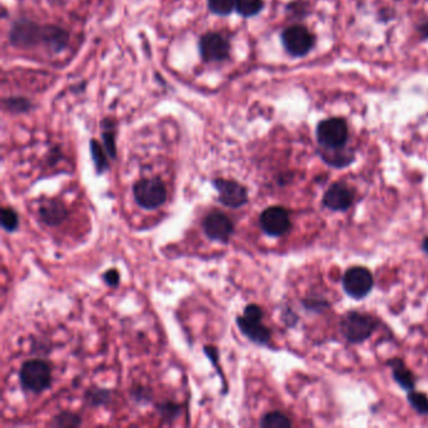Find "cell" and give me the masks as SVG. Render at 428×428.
Returning <instances> with one entry per match:
<instances>
[{"label": "cell", "mask_w": 428, "mask_h": 428, "mask_svg": "<svg viewBox=\"0 0 428 428\" xmlns=\"http://www.w3.org/2000/svg\"><path fill=\"white\" fill-rule=\"evenodd\" d=\"M199 52L205 63L224 62L230 56L229 41L220 33L208 31L200 37Z\"/></svg>", "instance_id": "52a82bcc"}, {"label": "cell", "mask_w": 428, "mask_h": 428, "mask_svg": "<svg viewBox=\"0 0 428 428\" xmlns=\"http://www.w3.org/2000/svg\"><path fill=\"white\" fill-rule=\"evenodd\" d=\"M132 398L138 403L150 402L152 399L151 392L147 387H137L132 391Z\"/></svg>", "instance_id": "f546056e"}, {"label": "cell", "mask_w": 428, "mask_h": 428, "mask_svg": "<svg viewBox=\"0 0 428 428\" xmlns=\"http://www.w3.org/2000/svg\"><path fill=\"white\" fill-rule=\"evenodd\" d=\"M132 193L137 205L145 210L158 209L168 201V188L160 178L138 180Z\"/></svg>", "instance_id": "3957f363"}, {"label": "cell", "mask_w": 428, "mask_h": 428, "mask_svg": "<svg viewBox=\"0 0 428 428\" xmlns=\"http://www.w3.org/2000/svg\"><path fill=\"white\" fill-rule=\"evenodd\" d=\"M213 185L219 193V201L230 209H240L249 201L248 188L230 178H215Z\"/></svg>", "instance_id": "8992f818"}, {"label": "cell", "mask_w": 428, "mask_h": 428, "mask_svg": "<svg viewBox=\"0 0 428 428\" xmlns=\"http://www.w3.org/2000/svg\"><path fill=\"white\" fill-rule=\"evenodd\" d=\"M320 156L324 161L327 162L333 168H345L347 165H350V162L355 160V157L348 151H345L343 148H337V150H327L323 148V152H320Z\"/></svg>", "instance_id": "d6986e66"}, {"label": "cell", "mask_w": 428, "mask_h": 428, "mask_svg": "<svg viewBox=\"0 0 428 428\" xmlns=\"http://www.w3.org/2000/svg\"><path fill=\"white\" fill-rule=\"evenodd\" d=\"M260 426L263 428H290V419L282 412H269L261 418Z\"/></svg>", "instance_id": "7402d4cb"}, {"label": "cell", "mask_w": 428, "mask_h": 428, "mask_svg": "<svg viewBox=\"0 0 428 428\" xmlns=\"http://www.w3.org/2000/svg\"><path fill=\"white\" fill-rule=\"evenodd\" d=\"M378 320L371 314L348 312L340 319V332L352 345H360L376 332Z\"/></svg>", "instance_id": "7a4b0ae2"}, {"label": "cell", "mask_w": 428, "mask_h": 428, "mask_svg": "<svg viewBox=\"0 0 428 428\" xmlns=\"http://www.w3.org/2000/svg\"><path fill=\"white\" fill-rule=\"evenodd\" d=\"M407 399L418 414H421V416L428 414V397L424 393L412 389L408 393Z\"/></svg>", "instance_id": "484cf974"}, {"label": "cell", "mask_w": 428, "mask_h": 428, "mask_svg": "<svg viewBox=\"0 0 428 428\" xmlns=\"http://www.w3.org/2000/svg\"><path fill=\"white\" fill-rule=\"evenodd\" d=\"M102 128V140H103V147H105L107 155L116 160L117 157V146H116V123L115 121L111 118H105L101 123Z\"/></svg>", "instance_id": "e0dca14e"}, {"label": "cell", "mask_w": 428, "mask_h": 428, "mask_svg": "<svg viewBox=\"0 0 428 428\" xmlns=\"http://www.w3.org/2000/svg\"><path fill=\"white\" fill-rule=\"evenodd\" d=\"M264 8L263 0H235V9L241 16L250 18L258 16Z\"/></svg>", "instance_id": "44dd1931"}, {"label": "cell", "mask_w": 428, "mask_h": 428, "mask_svg": "<svg viewBox=\"0 0 428 428\" xmlns=\"http://www.w3.org/2000/svg\"><path fill=\"white\" fill-rule=\"evenodd\" d=\"M39 218L47 226H59L68 218V210L59 199L46 200L39 206Z\"/></svg>", "instance_id": "5bb4252c"}, {"label": "cell", "mask_w": 428, "mask_h": 428, "mask_svg": "<svg viewBox=\"0 0 428 428\" xmlns=\"http://www.w3.org/2000/svg\"><path fill=\"white\" fill-rule=\"evenodd\" d=\"M157 412L160 413L162 422L173 423L180 416L181 406L173 402H163L161 404H157Z\"/></svg>", "instance_id": "cb8c5ba5"}, {"label": "cell", "mask_w": 428, "mask_h": 428, "mask_svg": "<svg viewBox=\"0 0 428 428\" xmlns=\"http://www.w3.org/2000/svg\"><path fill=\"white\" fill-rule=\"evenodd\" d=\"M1 228L8 233H14L19 228V216L16 210L11 206L1 209Z\"/></svg>", "instance_id": "d4e9b609"}, {"label": "cell", "mask_w": 428, "mask_h": 428, "mask_svg": "<svg viewBox=\"0 0 428 428\" xmlns=\"http://www.w3.org/2000/svg\"><path fill=\"white\" fill-rule=\"evenodd\" d=\"M84 398L89 406H92V407H103V406L110 404L112 401V392L108 388L92 387L87 389Z\"/></svg>", "instance_id": "ffe728a7"}, {"label": "cell", "mask_w": 428, "mask_h": 428, "mask_svg": "<svg viewBox=\"0 0 428 428\" xmlns=\"http://www.w3.org/2000/svg\"><path fill=\"white\" fill-rule=\"evenodd\" d=\"M19 382L24 391L43 393L52 386V367L46 360H26L21 367Z\"/></svg>", "instance_id": "6da1fadb"}, {"label": "cell", "mask_w": 428, "mask_h": 428, "mask_svg": "<svg viewBox=\"0 0 428 428\" xmlns=\"http://www.w3.org/2000/svg\"><path fill=\"white\" fill-rule=\"evenodd\" d=\"M373 284H374L373 275L365 267H352L345 272L343 277L345 292L350 295V298L357 300L366 298L371 292Z\"/></svg>", "instance_id": "ba28073f"}, {"label": "cell", "mask_w": 428, "mask_h": 428, "mask_svg": "<svg viewBox=\"0 0 428 428\" xmlns=\"http://www.w3.org/2000/svg\"><path fill=\"white\" fill-rule=\"evenodd\" d=\"M208 8L216 16H229L235 9V0H208Z\"/></svg>", "instance_id": "4316f807"}, {"label": "cell", "mask_w": 428, "mask_h": 428, "mask_svg": "<svg viewBox=\"0 0 428 428\" xmlns=\"http://www.w3.org/2000/svg\"><path fill=\"white\" fill-rule=\"evenodd\" d=\"M82 424V418L77 413L63 411L58 413L51 421L52 427H78Z\"/></svg>", "instance_id": "603a6c76"}, {"label": "cell", "mask_w": 428, "mask_h": 428, "mask_svg": "<svg viewBox=\"0 0 428 428\" xmlns=\"http://www.w3.org/2000/svg\"><path fill=\"white\" fill-rule=\"evenodd\" d=\"M4 107L11 113H24L31 108V102L24 97H9L4 100Z\"/></svg>", "instance_id": "83f0119b"}, {"label": "cell", "mask_w": 428, "mask_h": 428, "mask_svg": "<svg viewBox=\"0 0 428 428\" xmlns=\"http://www.w3.org/2000/svg\"><path fill=\"white\" fill-rule=\"evenodd\" d=\"M322 203L332 211H347L355 203V191L347 183H333L324 193Z\"/></svg>", "instance_id": "7c38bea8"}, {"label": "cell", "mask_w": 428, "mask_h": 428, "mask_svg": "<svg viewBox=\"0 0 428 428\" xmlns=\"http://www.w3.org/2000/svg\"><path fill=\"white\" fill-rule=\"evenodd\" d=\"M103 282L110 287H117L120 285L121 277L120 272L117 269H110L102 275Z\"/></svg>", "instance_id": "1f68e13d"}, {"label": "cell", "mask_w": 428, "mask_h": 428, "mask_svg": "<svg viewBox=\"0 0 428 428\" xmlns=\"http://www.w3.org/2000/svg\"><path fill=\"white\" fill-rule=\"evenodd\" d=\"M282 46L294 57H303L313 48L314 37L303 26H292L282 31Z\"/></svg>", "instance_id": "30bf717a"}, {"label": "cell", "mask_w": 428, "mask_h": 428, "mask_svg": "<svg viewBox=\"0 0 428 428\" xmlns=\"http://www.w3.org/2000/svg\"><path fill=\"white\" fill-rule=\"evenodd\" d=\"M204 350L205 355H208L209 360L213 362V365H214L215 368H216V371H218L219 376L221 377V379L224 382L225 392H226V383H225L224 374H223V371H220L219 363H218V360H219V352L215 348L214 345H206Z\"/></svg>", "instance_id": "f1b7e54d"}, {"label": "cell", "mask_w": 428, "mask_h": 428, "mask_svg": "<svg viewBox=\"0 0 428 428\" xmlns=\"http://www.w3.org/2000/svg\"><path fill=\"white\" fill-rule=\"evenodd\" d=\"M69 33L58 26H46L44 46L52 52H62L68 46Z\"/></svg>", "instance_id": "2e32d148"}, {"label": "cell", "mask_w": 428, "mask_h": 428, "mask_svg": "<svg viewBox=\"0 0 428 428\" xmlns=\"http://www.w3.org/2000/svg\"><path fill=\"white\" fill-rule=\"evenodd\" d=\"M44 38H46V26H41L26 18H21L14 21L9 31V42L14 47H36L41 43L44 46Z\"/></svg>", "instance_id": "277c9868"}, {"label": "cell", "mask_w": 428, "mask_h": 428, "mask_svg": "<svg viewBox=\"0 0 428 428\" xmlns=\"http://www.w3.org/2000/svg\"><path fill=\"white\" fill-rule=\"evenodd\" d=\"M203 230L210 240L228 244L234 234V223L225 213L214 210L205 216Z\"/></svg>", "instance_id": "9c48e42d"}, {"label": "cell", "mask_w": 428, "mask_h": 428, "mask_svg": "<svg viewBox=\"0 0 428 428\" xmlns=\"http://www.w3.org/2000/svg\"><path fill=\"white\" fill-rule=\"evenodd\" d=\"M89 150H91V156L93 160L94 168L98 175L105 173L110 170V161H108V155L106 152L105 147L101 145L97 140H91L89 142Z\"/></svg>", "instance_id": "ac0fdd59"}, {"label": "cell", "mask_w": 428, "mask_h": 428, "mask_svg": "<svg viewBox=\"0 0 428 428\" xmlns=\"http://www.w3.org/2000/svg\"><path fill=\"white\" fill-rule=\"evenodd\" d=\"M392 368V374L394 381L397 382L399 386L402 387L406 391H412L416 384V378L412 372L408 370L404 362L399 358H393L387 363Z\"/></svg>", "instance_id": "9a60e30c"}, {"label": "cell", "mask_w": 428, "mask_h": 428, "mask_svg": "<svg viewBox=\"0 0 428 428\" xmlns=\"http://www.w3.org/2000/svg\"><path fill=\"white\" fill-rule=\"evenodd\" d=\"M236 324L241 333L256 345H267L272 340L270 329L261 323V320H251L244 315H238Z\"/></svg>", "instance_id": "4fadbf2b"}, {"label": "cell", "mask_w": 428, "mask_h": 428, "mask_svg": "<svg viewBox=\"0 0 428 428\" xmlns=\"http://www.w3.org/2000/svg\"><path fill=\"white\" fill-rule=\"evenodd\" d=\"M422 249L428 255V238H424L422 241Z\"/></svg>", "instance_id": "d6a6232c"}, {"label": "cell", "mask_w": 428, "mask_h": 428, "mask_svg": "<svg viewBox=\"0 0 428 428\" xmlns=\"http://www.w3.org/2000/svg\"><path fill=\"white\" fill-rule=\"evenodd\" d=\"M245 318L251 319V320H263L264 317V312L263 309L256 305V304H249L246 305V308L244 309V314H243Z\"/></svg>", "instance_id": "4dcf8cb0"}, {"label": "cell", "mask_w": 428, "mask_h": 428, "mask_svg": "<svg viewBox=\"0 0 428 428\" xmlns=\"http://www.w3.org/2000/svg\"><path fill=\"white\" fill-rule=\"evenodd\" d=\"M259 223L261 230L272 238L285 235L292 228L289 213L282 206H270L264 210L259 218Z\"/></svg>", "instance_id": "8fae6325"}, {"label": "cell", "mask_w": 428, "mask_h": 428, "mask_svg": "<svg viewBox=\"0 0 428 428\" xmlns=\"http://www.w3.org/2000/svg\"><path fill=\"white\" fill-rule=\"evenodd\" d=\"M319 145L327 150L343 148L348 141V127L342 118L324 120L317 127Z\"/></svg>", "instance_id": "5b68a950"}]
</instances>
